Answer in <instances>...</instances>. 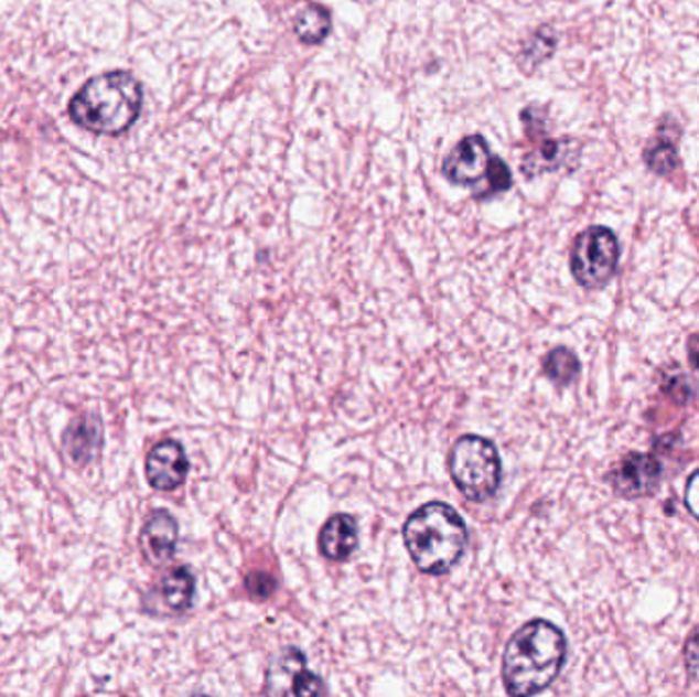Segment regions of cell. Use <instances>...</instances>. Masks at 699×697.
<instances>
[{
	"label": "cell",
	"instance_id": "6da1fadb",
	"mask_svg": "<svg viewBox=\"0 0 699 697\" xmlns=\"http://www.w3.org/2000/svg\"><path fill=\"white\" fill-rule=\"evenodd\" d=\"M567 661V639L548 620H531L505 646L502 679L509 696H536L555 684Z\"/></svg>",
	"mask_w": 699,
	"mask_h": 697
},
{
	"label": "cell",
	"instance_id": "7a4b0ae2",
	"mask_svg": "<svg viewBox=\"0 0 699 697\" xmlns=\"http://www.w3.org/2000/svg\"><path fill=\"white\" fill-rule=\"evenodd\" d=\"M143 88L126 71L105 72L90 78L71 100L74 124L100 136H121L140 119Z\"/></svg>",
	"mask_w": 699,
	"mask_h": 697
},
{
	"label": "cell",
	"instance_id": "3957f363",
	"mask_svg": "<svg viewBox=\"0 0 699 697\" xmlns=\"http://www.w3.org/2000/svg\"><path fill=\"white\" fill-rule=\"evenodd\" d=\"M404 543L418 571L442 577L464 555L469 530L452 505L430 502L407 517Z\"/></svg>",
	"mask_w": 699,
	"mask_h": 697
},
{
	"label": "cell",
	"instance_id": "277c9868",
	"mask_svg": "<svg viewBox=\"0 0 699 697\" xmlns=\"http://www.w3.org/2000/svg\"><path fill=\"white\" fill-rule=\"evenodd\" d=\"M448 473L469 502H490L504 476L497 447L476 433L461 436L448 452Z\"/></svg>",
	"mask_w": 699,
	"mask_h": 697
},
{
	"label": "cell",
	"instance_id": "5b68a950",
	"mask_svg": "<svg viewBox=\"0 0 699 697\" xmlns=\"http://www.w3.org/2000/svg\"><path fill=\"white\" fill-rule=\"evenodd\" d=\"M620 244L612 229L593 225L581 232L571 250V272L585 289H600L615 275Z\"/></svg>",
	"mask_w": 699,
	"mask_h": 697
},
{
	"label": "cell",
	"instance_id": "8992f818",
	"mask_svg": "<svg viewBox=\"0 0 699 697\" xmlns=\"http://www.w3.org/2000/svg\"><path fill=\"white\" fill-rule=\"evenodd\" d=\"M663 476V467L657 457L630 452L615 464L612 473L607 474V483L614 489L615 495L624 500L648 497L657 491Z\"/></svg>",
	"mask_w": 699,
	"mask_h": 697
},
{
	"label": "cell",
	"instance_id": "52a82bcc",
	"mask_svg": "<svg viewBox=\"0 0 699 697\" xmlns=\"http://www.w3.org/2000/svg\"><path fill=\"white\" fill-rule=\"evenodd\" d=\"M491 156L490 143L483 136H466L464 140L454 146V150L447 156L442 172L448 181L454 184H469L478 186L485 181L490 172Z\"/></svg>",
	"mask_w": 699,
	"mask_h": 697
},
{
	"label": "cell",
	"instance_id": "ba28073f",
	"mask_svg": "<svg viewBox=\"0 0 699 697\" xmlns=\"http://www.w3.org/2000/svg\"><path fill=\"white\" fill-rule=\"evenodd\" d=\"M189 459L176 440L158 442L146 459V479L155 491H176L186 481Z\"/></svg>",
	"mask_w": 699,
	"mask_h": 697
},
{
	"label": "cell",
	"instance_id": "9c48e42d",
	"mask_svg": "<svg viewBox=\"0 0 699 697\" xmlns=\"http://www.w3.org/2000/svg\"><path fill=\"white\" fill-rule=\"evenodd\" d=\"M176 546L179 522L166 510H155L141 530V555L152 567H164L176 555Z\"/></svg>",
	"mask_w": 699,
	"mask_h": 697
},
{
	"label": "cell",
	"instance_id": "30bf717a",
	"mask_svg": "<svg viewBox=\"0 0 699 697\" xmlns=\"http://www.w3.org/2000/svg\"><path fill=\"white\" fill-rule=\"evenodd\" d=\"M579 143L574 140H546L524 158L521 172L526 179H536L545 172L560 170V168H574L579 162Z\"/></svg>",
	"mask_w": 699,
	"mask_h": 697
},
{
	"label": "cell",
	"instance_id": "8fae6325",
	"mask_svg": "<svg viewBox=\"0 0 699 697\" xmlns=\"http://www.w3.org/2000/svg\"><path fill=\"white\" fill-rule=\"evenodd\" d=\"M318 546L323 558L344 562L358 548V522L350 514H336L323 524Z\"/></svg>",
	"mask_w": 699,
	"mask_h": 697
},
{
	"label": "cell",
	"instance_id": "7c38bea8",
	"mask_svg": "<svg viewBox=\"0 0 699 697\" xmlns=\"http://www.w3.org/2000/svg\"><path fill=\"white\" fill-rule=\"evenodd\" d=\"M195 591V575L186 567H176L160 579V586L155 589V598L160 601L164 612L184 614L193 608Z\"/></svg>",
	"mask_w": 699,
	"mask_h": 697
},
{
	"label": "cell",
	"instance_id": "4fadbf2b",
	"mask_svg": "<svg viewBox=\"0 0 699 697\" xmlns=\"http://www.w3.org/2000/svg\"><path fill=\"white\" fill-rule=\"evenodd\" d=\"M100 421L95 416L76 418L64 432V450L68 452L72 461L85 467L98 454L100 448Z\"/></svg>",
	"mask_w": 699,
	"mask_h": 697
},
{
	"label": "cell",
	"instance_id": "5bb4252c",
	"mask_svg": "<svg viewBox=\"0 0 699 697\" xmlns=\"http://www.w3.org/2000/svg\"><path fill=\"white\" fill-rule=\"evenodd\" d=\"M677 138H679V129L673 127V131L658 129L657 138L648 141L644 150V162L650 172H655L658 176H673L681 168V160L677 152Z\"/></svg>",
	"mask_w": 699,
	"mask_h": 697
},
{
	"label": "cell",
	"instance_id": "9a60e30c",
	"mask_svg": "<svg viewBox=\"0 0 699 697\" xmlns=\"http://www.w3.org/2000/svg\"><path fill=\"white\" fill-rule=\"evenodd\" d=\"M330 31H332V14L322 4L309 2L308 7L294 19V35L305 45L322 43L330 35Z\"/></svg>",
	"mask_w": 699,
	"mask_h": 697
},
{
	"label": "cell",
	"instance_id": "2e32d148",
	"mask_svg": "<svg viewBox=\"0 0 699 697\" xmlns=\"http://www.w3.org/2000/svg\"><path fill=\"white\" fill-rule=\"evenodd\" d=\"M542 368H545L546 377L550 378L555 385L567 387L579 375L581 364H579V358L574 356L571 350L555 349L546 354V358L542 361Z\"/></svg>",
	"mask_w": 699,
	"mask_h": 697
},
{
	"label": "cell",
	"instance_id": "e0dca14e",
	"mask_svg": "<svg viewBox=\"0 0 699 697\" xmlns=\"http://www.w3.org/2000/svg\"><path fill=\"white\" fill-rule=\"evenodd\" d=\"M512 184H514L512 170L507 168V164L499 156H493L490 172H487L485 181L478 184V189L475 191V199H490V196L499 195V193L509 191Z\"/></svg>",
	"mask_w": 699,
	"mask_h": 697
},
{
	"label": "cell",
	"instance_id": "ac0fdd59",
	"mask_svg": "<svg viewBox=\"0 0 699 697\" xmlns=\"http://www.w3.org/2000/svg\"><path fill=\"white\" fill-rule=\"evenodd\" d=\"M555 35H552V31H548V29H542V31H538L534 37H531L530 43L526 45V56H530L531 66H538L540 62H545L546 57L550 56L552 52H555Z\"/></svg>",
	"mask_w": 699,
	"mask_h": 697
},
{
	"label": "cell",
	"instance_id": "d6986e66",
	"mask_svg": "<svg viewBox=\"0 0 699 697\" xmlns=\"http://www.w3.org/2000/svg\"><path fill=\"white\" fill-rule=\"evenodd\" d=\"M246 587H248V591H250L252 596L260 598V600H266V598H270V596L275 593L277 581H275L270 575H266V572H252V575L246 579Z\"/></svg>",
	"mask_w": 699,
	"mask_h": 697
},
{
	"label": "cell",
	"instance_id": "ffe728a7",
	"mask_svg": "<svg viewBox=\"0 0 699 697\" xmlns=\"http://www.w3.org/2000/svg\"><path fill=\"white\" fill-rule=\"evenodd\" d=\"M686 665L689 677L699 682V628L689 636V641H687Z\"/></svg>",
	"mask_w": 699,
	"mask_h": 697
},
{
	"label": "cell",
	"instance_id": "44dd1931",
	"mask_svg": "<svg viewBox=\"0 0 699 697\" xmlns=\"http://www.w3.org/2000/svg\"><path fill=\"white\" fill-rule=\"evenodd\" d=\"M686 505L691 516L699 519V471L689 476L686 485Z\"/></svg>",
	"mask_w": 699,
	"mask_h": 697
},
{
	"label": "cell",
	"instance_id": "7402d4cb",
	"mask_svg": "<svg viewBox=\"0 0 699 697\" xmlns=\"http://www.w3.org/2000/svg\"><path fill=\"white\" fill-rule=\"evenodd\" d=\"M687 352H689V363L693 364L699 371V334H693L689 337Z\"/></svg>",
	"mask_w": 699,
	"mask_h": 697
}]
</instances>
